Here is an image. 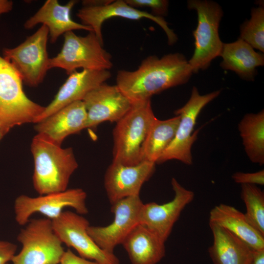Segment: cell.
Here are the masks:
<instances>
[{
    "label": "cell",
    "mask_w": 264,
    "mask_h": 264,
    "mask_svg": "<svg viewBox=\"0 0 264 264\" xmlns=\"http://www.w3.org/2000/svg\"><path fill=\"white\" fill-rule=\"evenodd\" d=\"M184 56L170 53L159 58L150 56L134 71L119 70L116 86L132 102L151 99L167 89L184 84L193 74Z\"/></svg>",
    "instance_id": "cell-1"
},
{
    "label": "cell",
    "mask_w": 264,
    "mask_h": 264,
    "mask_svg": "<svg viewBox=\"0 0 264 264\" xmlns=\"http://www.w3.org/2000/svg\"><path fill=\"white\" fill-rule=\"evenodd\" d=\"M34 168L33 185L39 195L67 189L71 176L78 164L72 148H63L40 134L31 144Z\"/></svg>",
    "instance_id": "cell-2"
},
{
    "label": "cell",
    "mask_w": 264,
    "mask_h": 264,
    "mask_svg": "<svg viewBox=\"0 0 264 264\" xmlns=\"http://www.w3.org/2000/svg\"><path fill=\"white\" fill-rule=\"evenodd\" d=\"M155 118L151 99L132 103L113 130L112 162L133 166L143 161L145 141Z\"/></svg>",
    "instance_id": "cell-3"
},
{
    "label": "cell",
    "mask_w": 264,
    "mask_h": 264,
    "mask_svg": "<svg viewBox=\"0 0 264 264\" xmlns=\"http://www.w3.org/2000/svg\"><path fill=\"white\" fill-rule=\"evenodd\" d=\"M187 7L198 14L197 27L193 31L195 50L188 61L193 72L196 73L207 68L215 58L220 56L223 43L219 28L223 14L221 7L211 0H190Z\"/></svg>",
    "instance_id": "cell-4"
},
{
    "label": "cell",
    "mask_w": 264,
    "mask_h": 264,
    "mask_svg": "<svg viewBox=\"0 0 264 264\" xmlns=\"http://www.w3.org/2000/svg\"><path fill=\"white\" fill-rule=\"evenodd\" d=\"M60 52L50 58L49 69L60 68L69 75L79 68L92 70H109L112 66L111 55L103 48L102 43L93 31L85 36L73 31L64 34Z\"/></svg>",
    "instance_id": "cell-5"
},
{
    "label": "cell",
    "mask_w": 264,
    "mask_h": 264,
    "mask_svg": "<svg viewBox=\"0 0 264 264\" xmlns=\"http://www.w3.org/2000/svg\"><path fill=\"white\" fill-rule=\"evenodd\" d=\"M24 226L17 238L22 247L13 257V264H59L65 250L52 220L33 219Z\"/></svg>",
    "instance_id": "cell-6"
},
{
    "label": "cell",
    "mask_w": 264,
    "mask_h": 264,
    "mask_svg": "<svg viewBox=\"0 0 264 264\" xmlns=\"http://www.w3.org/2000/svg\"><path fill=\"white\" fill-rule=\"evenodd\" d=\"M22 82L11 64L0 56V121L11 128L34 123L44 110L28 98Z\"/></svg>",
    "instance_id": "cell-7"
},
{
    "label": "cell",
    "mask_w": 264,
    "mask_h": 264,
    "mask_svg": "<svg viewBox=\"0 0 264 264\" xmlns=\"http://www.w3.org/2000/svg\"><path fill=\"white\" fill-rule=\"evenodd\" d=\"M48 37L47 27L42 25L16 47L2 50L3 58L29 87H36L42 83L49 69L50 58L47 51Z\"/></svg>",
    "instance_id": "cell-8"
},
{
    "label": "cell",
    "mask_w": 264,
    "mask_h": 264,
    "mask_svg": "<svg viewBox=\"0 0 264 264\" xmlns=\"http://www.w3.org/2000/svg\"><path fill=\"white\" fill-rule=\"evenodd\" d=\"M220 91L218 90L201 95L196 87H193L187 102L175 111L176 115L180 117L175 136L156 163L175 159L188 165L193 164L192 147L197 139L199 132V130L193 132L197 118L202 109L217 97Z\"/></svg>",
    "instance_id": "cell-9"
},
{
    "label": "cell",
    "mask_w": 264,
    "mask_h": 264,
    "mask_svg": "<svg viewBox=\"0 0 264 264\" xmlns=\"http://www.w3.org/2000/svg\"><path fill=\"white\" fill-rule=\"evenodd\" d=\"M87 194L81 188H73L57 193L31 197L25 195L18 196L14 201V210L17 223L25 225L30 217L40 213L51 220L58 218L67 207L80 215L87 214Z\"/></svg>",
    "instance_id": "cell-10"
},
{
    "label": "cell",
    "mask_w": 264,
    "mask_h": 264,
    "mask_svg": "<svg viewBox=\"0 0 264 264\" xmlns=\"http://www.w3.org/2000/svg\"><path fill=\"white\" fill-rule=\"evenodd\" d=\"M82 3L83 6L78 10L76 16L82 24L92 28L102 43V24L107 19L114 17L134 20L143 18L151 20L164 31L169 45H173L177 41L176 35L169 28L163 17L155 16L147 12L132 7L125 0H84Z\"/></svg>",
    "instance_id": "cell-11"
},
{
    "label": "cell",
    "mask_w": 264,
    "mask_h": 264,
    "mask_svg": "<svg viewBox=\"0 0 264 264\" xmlns=\"http://www.w3.org/2000/svg\"><path fill=\"white\" fill-rule=\"evenodd\" d=\"M52 223L63 244L74 249L81 257L98 264H120L114 253L102 250L94 242L88 232L89 222L83 215L64 211Z\"/></svg>",
    "instance_id": "cell-12"
},
{
    "label": "cell",
    "mask_w": 264,
    "mask_h": 264,
    "mask_svg": "<svg viewBox=\"0 0 264 264\" xmlns=\"http://www.w3.org/2000/svg\"><path fill=\"white\" fill-rule=\"evenodd\" d=\"M143 203L139 196L128 197L111 204L113 221L107 226H91L88 232L102 250L113 253L122 244L132 230L138 224L139 213Z\"/></svg>",
    "instance_id": "cell-13"
},
{
    "label": "cell",
    "mask_w": 264,
    "mask_h": 264,
    "mask_svg": "<svg viewBox=\"0 0 264 264\" xmlns=\"http://www.w3.org/2000/svg\"><path fill=\"white\" fill-rule=\"evenodd\" d=\"M171 185L174 192L172 200L162 204L143 203L139 216V224L152 230L165 242L182 211L195 196L193 191L182 186L175 178H172Z\"/></svg>",
    "instance_id": "cell-14"
},
{
    "label": "cell",
    "mask_w": 264,
    "mask_h": 264,
    "mask_svg": "<svg viewBox=\"0 0 264 264\" xmlns=\"http://www.w3.org/2000/svg\"><path fill=\"white\" fill-rule=\"evenodd\" d=\"M82 101L87 112L86 128L95 127L106 121L117 122L132 105L116 85L105 83L89 91Z\"/></svg>",
    "instance_id": "cell-15"
},
{
    "label": "cell",
    "mask_w": 264,
    "mask_h": 264,
    "mask_svg": "<svg viewBox=\"0 0 264 264\" xmlns=\"http://www.w3.org/2000/svg\"><path fill=\"white\" fill-rule=\"evenodd\" d=\"M155 164L146 160L133 166L112 162L104 176V187L111 204L128 197L139 196L142 185L154 173Z\"/></svg>",
    "instance_id": "cell-16"
},
{
    "label": "cell",
    "mask_w": 264,
    "mask_h": 264,
    "mask_svg": "<svg viewBox=\"0 0 264 264\" xmlns=\"http://www.w3.org/2000/svg\"><path fill=\"white\" fill-rule=\"evenodd\" d=\"M110 77L109 70L83 69L69 74L53 100L45 107L44 110L37 118L34 124L71 103L82 101L89 91L105 83Z\"/></svg>",
    "instance_id": "cell-17"
},
{
    "label": "cell",
    "mask_w": 264,
    "mask_h": 264,
    "mask_svg": "<svg viewBox=\"0 0 264 264\" xmlns=\"http://www.w3.org/2000/svg\"><path fill=\"white\" fill-rule=\"evenodd\" d=\"M87 112L82 101L71 103L35 123L38 134L61 145L68 136L86 129Z\"/></svg>",
    "instance_id": "cell-18"
},
{
    "label": "cell",
    "mask_w": 264,
    "mask_h": 264,
    "mask_svg": "<svg viewBox=\"0 0 264 264\" xmlns=\"http://www.w3.org/2000/svg\"><path fill=\"white\" fill-rule=\"evenodd\" d=\"M77 2V0H71L66 4L61 5L57 0H47L33 16L25 22L23 26L26 29H30L39 23L46 26L51 43H55L61 35L69 31H93L89 26L72 19L71 11Z\"/></svg>",
    "instance_id": "cell-19"
},
{
    "label": "cell",
    "mask_w": 264,
    "mask_h": 264,
    "mask_svg": "<svg viewBox=\"0 0 264 264\" xmlns=\"http://www.w3.org/2000/svg\"><path fill=\"white\" fill-rule=\"evenodd\" d=\"M213 237L208 248L214 264H250L254 250L226 229L209 222Z\"/></svg>",
    "instance_id": "cell-20"
},
{
    "label": "cell",
    "mask_w": 264,
    "mask_h": 264,
    "mask_svg": "<svg viewBox=\"0 0 264 264\" xmlns=\"http://www.w3.org/2000/svg\"><path fill=\"white\" fill-rule=\"evenodd\" d=\"M122 245L132 264H156L165 256V242L145 226L138 224Z\"/></svg>",
    "instance_id": "cell-21"
},
{
    "label": "cell",
    "mask_w": 264,
    "mask_h": 264,
    "mask_svg": "<svg viewBox=\"0 0 264 264\" xmlns=\"http://www.w3.org/2000/svg\"><path fill=\"white\" fill-rule=\"evenodd\" d=\"M209 222L226 229L254 250L264 249V236L233 206L223 203L215 206L210 212Z\"/></svg>",
    "instance_id": "cell-22"
},
{
    "label": "cell",
    "mask_w": 264,
    "mask_h": 264,
    "mask_svg": "<svg viewBox=\"0 0 264 264\" xmlns=\"http://www.w3.org/2000/svg\"><path fill=\"white\" fill-rule=\"evenodd\" d=\"M220 66L235 72L243 79L252 81L257 74L256 68L264 65V56L256 52L246 42L239 38L231 43H223L220 55Z\"/></svg>",
    "instance_id": "cell-23"
},
{
    "label": "cell",
    "mask_w": 264,
    "mask_h": 264,
    "mask_svg": "<svg viewBox=\"0 0 264 264\" xmlns=\"http://www.w3.org/2000/svg\"><path fill=\"white\" fill-rule=\"evenodd\" d=\"M246 155L254 163L264 164V111L247 113L238 124Z\"/></svg>",
    "instance_id": "cell-24"
},
{
    "label": "cell",
    "mask_w": 264,
    "mask_h": 264,
    "mask_svg": "<svg viewBox=\"0 0 264 264\" xmlns=\"http://www.w3.org/2000/svg\"><path fill=\"white\" fill-rule=\"evenodd\" d=\"M179 121L178 115L166 120L156 118L154 119L145 141L143 161L156 164L159 158L173 140Z\"/></svg>",
    "instance_id": "cell-25"
},
{
    "label": "cell",
    "mask_w": 264,
    "mask_h": 264,
    "mask_svg": "<svg viewBox=\"0 0 264 264\" xmlns=\"http://www.w3.org/2000/svg\"><path fill=\"white\" fill-rule=\"evenodd\" d=\"M241 196L245 206L246 220L264 236V192L257 185L242 184Z\"/></svg>",
    "instance_id": "cell-26"
},
{
    "label": "cell",
    "mask_w": 264,
    "mask_h": 264,
    "mask_svg": "<svg viewBox=\"0 0 264 264\" xmlns=\"http://www.w3.org/2000/svg\"><path fill=\"white\" fill-rule=\"evenodd\" d=\"M240 38L253 48L264 52V8L260 5L251 10V18L241 26Z\"/></svg>",
    "instance_id": "cell-27"
},
{
    "label": "cell",
    "mask_w": 264,
    "mask_h": 264,
    "mask_svg": "<svg viewBox=\"0 0 264 264\" xmlns=\"http://www.w3.org/2000/svg\"><path fill=\"white\" fill-rule=\"evenodd\" d=\"M126 3L132 7H148L151 9L152 14L163 17L168 11L169 1L166 0H126Z\"/></svg>",
    "instance_id": "cell-28"
},
{
    "label": "cell",
    "mask_w": 264,
    "mask_h": 264,
    "mask_svg": "<svg viewBox=\"0 0 264 264\" xmlns=\"http://www.w3.org/2000/svg\"><path fill=\"white\" fill-rule=\"evenodd\" d=\"M232 178L237 183L263 185L264 184V170L253 173L237 172L234 173Z\"/></svg>",
    "instance_id": "cell-29"
},
{
    "label": "cell",
    "mask_w": 264,
    "mask_h": 264,
    "mask_svg": "<svg viewBox=\"0 0 264 264\" xmlns=\"http://www.w3.org/2000/svg\"><path fill=\"white\" fill-rule=\"evenodd\" d=\"M17 246L10 242L0 240V264H7L15 255Z\"/></svg>",
    "instance_id": "cell-30"
},
{
    "label": "cell",
    "mask_w": 264,
    "mask_h": 264,
    "mask_svg": "<svg viewBox=\"0 0 264 264\" xmlns=\"http://www.w3.org/2000/svg\"><path fill=\"white\" fill-rule=\"evenodd\" d=\"M59 264H98L75 254L70 249L65 250Z\"/></svg>",
    "instance_id": "cell-31"
},
{
    "label": "cell",
    "mask_w": 264,
    "mask_h": 264,
    "mask_svg": "<svg viewBox=\"0 0 264 264\" xmlns=\"http://www.w3.org/2000/svg\"><path fill=\"white\" fill-rule=\"evenodd\" d=\"M250 264H264V249L254 250Z\"/></svg>",
    "instance_id": "cell-32"
},
{
    "label": "cell",
    "mask_w": 264,
    "mask_h": 264,
    "mask_svg": "<svg viewBox=\"0 0 264 264\" xmlns=\"http://www.w3.org/2000/svg\"><path fill=\"white\" fill-rule=\"evenodd\" d=\"M13 2L12 0H0V16L12 10Z\"/></svg>",
    "instance_id": "cell-33"
},
{
    "label": "cell",
    "mask_w": 264,
    "mask_h": 264,
    "mask_svg": "<svg viewBox=\"0 0 264 264\" xmlns=\"http://www.w3.org/2000/svg\"><path fill=\"white\" fill-rule=\"evenodd\" d=\"M11 128L0 121V141L10 130Z\"/></svg>",
    "instance_id": "cell-34"
},
{
    "label": "cell",
    "mask_w": 264,
    "mask_h": 264,
    "mask_svg": "<svg viewBox=\"0 0 264 264\" xmlns=\"http://www.w3.org/2000/svg\"></svg>",
    "instance_id": "cell-35"
}]
</instances>
